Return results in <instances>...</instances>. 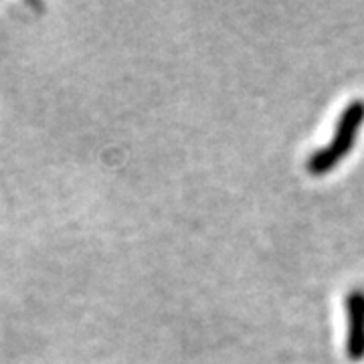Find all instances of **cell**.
<instances>
[{"label":"cell","instance_id":"cell-1","mask_svg":"<svg viewBox=\"0 0 364 364\" xmlns=\"http://www.w3.org/2000/svg\"><path fill=\"white\" fill-rule=\"evenodd\" d=\"M363 124L364 102L363 100H354L352 104L344 107L338 124H336V134L330 140V144L310 156V160H308V170L312 174H316V176H320V174H326V172H330L332 168H336L340 160L346 156V154H350V150L354 148V142L358 138V130H360Z\"/></svg>","mask_w":364,"mask_h":364},{"label":"cell","instance_id":"cell-2","mask_svg":"<svg viewBox=\"0 0 364 364\" xmlns=\"http://www.w3.org/2000/svg\"><path fill=\"white\" fill-rule=\"evenodd\" d=\"M346 318H348V332H346V352L352 360L364 358V291L354 289L346 298Z\"/></svg>","mask_w":364,"mask_h":364}]
</instances>
